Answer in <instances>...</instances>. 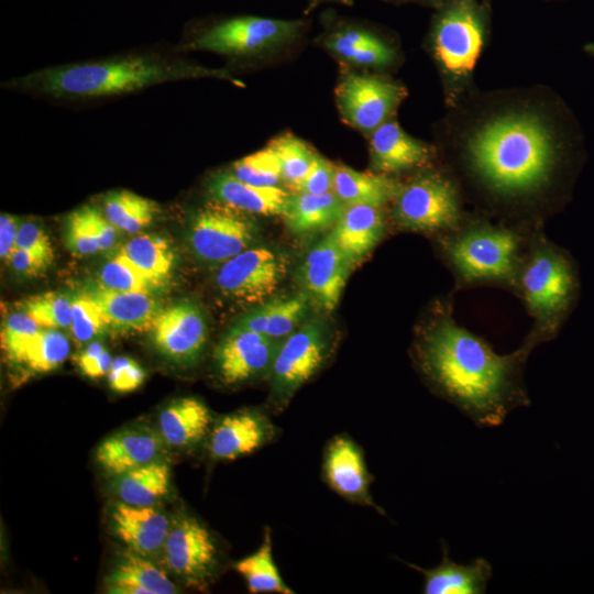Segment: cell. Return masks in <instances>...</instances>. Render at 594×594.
<instances>
[{"label":"cell","mask_w":594,"mask_h":594,"mask_svg":"<svg viewBox=\"0 0 594 594\" xmlns=\"http://www.w3.org/2000/svg\"><path fill=\"white\" fill-rule=\"evenodd\" d=\"M113 594H174L178 590L166 572L147 557L132 550L124 552L106 579Z\"/></svg>","instance_id":"cell-27"},{"label":"cell","mask_w":594,"mask_h":594,"mask_svg":"<svg viewBox=\"0 0 594 594\" xmlns=\"http://www.w3.org/2000/svg\"><path fill=\"white\" fill-rule=\"evenodd\" d=\"M334 174L336 166L324 157L316 154L296 193L324 194L332 191Z\"/></svg>","instance_id":"cell-46"},{"label":"cell","mask_w":594,"mask_h":594,"mask_svg":"<svg viewBox=\"0 0 594 594\" xmlns=\"http://www.w3.org/2000/svg\"><path fill=\"white\" fill-rule=\"evenodd\" d=\"M191 74L197 73L134 57L52 68L36 75L35 81L54 96L95 97L133 91Z\"/></svg>","instance_id":"cell-5"},{"label":"cell","mask_w":594,"mask_h":594,"mask_svg":"<svg viewBox=\"0 0 594 594\" xmlns=\"http://www.w3.org/2000/svg\"><path fill=\"white\" fill-rule=\"evenodd\" d=\"M79 211L96 238L100 251L109 250L113 246L117 238V228L92 206H82Z\"/></svg>","instance_id":"cell-48"},{"label":"cell","mask_w":594,"mask_h":594,"mask_svg":"<svg viewBox=\"0 0 594 594\" xmlns=\"http://www.w3.org/2000/svg\"><path fill=\"white\" fill-rule=\"evenodd\" d=\"M329 352L327 336L316 322L302 326L280 342L270 372L274 411H282L294 394L319 372Z\"/></svg>","instance_id":"cell-7"},{"label":"cell","mask_w":594,"mask_h":594,"mask_svg":"<svg viewBox=\"0 0 594 594\" xmlns=\"http://www.w3.org/2000/svg\"><path fill=\"white\" fill-rule=\"evenodd\" d=\"M584 50H585L588 54H591V55L594 56V43L587 44V45L584 47Z\"/></svg>","instance_id":"cell-51"},{"label":"cell","mask_w":594,"mask_h":594,"mask_svg":"<svg viewBox=\"0 0 594 594\" xmlns=\"http://www.w3.org/2000/svg\"><path fill=\"white\" fill-rule=\"evenodd\" d=\"M405 95V88L398 84L354 73L343 77L336 90L342 118L365 133L387 121Z\"/></svg>","instance_id":"cell-12"},{"label":"cell","mask_w":594,"mask_h":594,"mask_svg":"<svg viewBox=\"0 0 594 594\" xmlns=\"http://www.w3.org/2000/svg\"><path fill=\"white\" fill-rule=\"evenodd\" d=\"M351 262L329 234L304 258L298 278L307 295L323 310L332 311L342 295Z\"/></svg>","instance_id":"cell-18"},{"label":"cell","mask_w":594,"mask_h":594,"mask_svg":"<svg viewBox=\"0 0 594 594\" xmlns=\"http://www.w3.org/2000/svg\"><path fill=\"white\" fill-rule=\"evenodd\" d=\"M402 183L389 175L359 172L336 166L332 191L345 206L369 205L382 207L398 195Z\"/></svg>","instance_id":"cell-28"},{"label":"cell","mask_w":594,"mask_h":594,"mask_svg":"<svg viewBox=\"0 0 594 594\" xmlns=\"http://www.w3.org/2000/svg\"><path fill=\"white\" fill-rule=\"evenodd\" d=\"M164 439L146 427L129 428L105 439L96 451V460L110 476L158 461Z\"/></svg>","instance_id":"cell-19"},{"label":"cell","mask_w":594,"mask_h":594,"mask_svg":"<svg viewBox=\"0 0 594 594\" xmlns=\"http://www.w3.org/2000/svg\"><path fill=\"white\" fill-rule=\"evenodd\" d=\"M463 167L498 221L538 229L553 209L564 163L539 118L513 113L475 132L464 151Z\"/></svg>","instance_id":"cell-2"},{"label":"cell","mask_w":594,"mask_h":594,"mask_svg":"<svg viewBox=\"0 0 594 594\" xmlns=\"http://www.w3.org/2000/svg\"><path fill=\"white\" fill-rule=\"evenodd\" d=\"M69 329L78 343H86L110 328L98 305L82 292L74 296Z\"/></svg>","instance_id":"cell-40"},{"label":"cell","mask_w":594,"mask_h":594,"mask_svg":"<svg viewBox=\"0 0 594 594\" xmlns=\"http://www.w3.org/2000/svg\"><path fill=\"white\" fill-rule=\"evenodd\" d=\"M307 296L274 299L244 316L238 327L279 340L289 336L307 309Z\"/></svg>","instance_id":"cell-32"},{"label":"cell","mask_w":594,"mask_h":594,"mask_svg":"<svg viewBox=\"0 0 594 594\" xmlns=\"http://www.w3.org/2000/svg\"><path fill=\"white\" fill-rule=\"evenodd\" d=\"M326 46L356 65L384 66L394 58L392 48L374 34L360 29H345L330 35Z\"/></svg>","instance_id":"cell-34"},{"label":"cell","mask_w":594,"mask_h":594,"mask_svg":"<svg viewBox=\"0 0 594 594\" xmlns=\"http://www.w3.org/2000/svg\"><path fill=\"white\" fill-rule=\"evenodd\" d=\"M97 283L119 292L151 293L154 289L150 282L120 254L102 266Z\"/></svg>","instance_id":"cell-42"},{"label":"cell","mask_w":594,"mask_h":594,"mask_svg":"<svg viewBox=\"0 0 594 594\" xmlns=\"http://www.w3.org/2000/svg\"><path fill=\"white\" fill-rule=\"evenodd\" d=\"M119 254L125 257L154 289L164 286L172 276L175 253L164 238L151 234L132 238Z\"/></svg>","instance_id":"cell-30"},{"label":"cell","mask_w":594,"mask_h":594,"mask_svg":"<svg viewBox=\"0 0 594 594\" xmlns=\"http://www.w3.org/2000/svg\"><path fill=\"white\" fill-rule=\"evenodd\" d=\"M484 31L473 4L462 0L440 18L433 36V50L442 68L454 77H466L476 64Z\"/></svg>","instance_id":"cell-13"},{"label":"cell","mask_w":594,"mask_h":594,"mask_svg":"<svg viewBox=\"0 0 594 594\" xmlns=\"http://www.w3.org/2000/svg\"><path fill=\"white\" fill-rule=\"evenodd\" d=\"M442 560L436 568L424 569L416 564L406 563L424 575L425 594H483L493 575L491 563L476 558L466 564L453 562L447 546L442 547Z\"/></svg>","instance_id":"cell-25"},{"label":"cell","mask_w":594,"mask_h":594,"mask_svg":"<svg viewBox=\"0 0 594 594\" xmlns=\"http://www.w3.org/2000/svg\"><path fill=\"white\" fill-rule=\"evenodd\" d=\"M392 202V218L399 230L432 237L457 228L466 215L459 185L439 170H425L402 183Z\"/></svg>","instance_id":"cell-6"},{"label":"cell","mask_w":594,"mask_h":594,"mask_svg":"<svg viewBox=\"0 0 594 594\" xmlns=\"http://www.w3.org/2000/svg\"><path fill=\"white\" fill-rule=\"evenodd\" d=\"M113 359L100 342H90L75 356L81 373L91 378L105 376L110 371Z\"/></svg>","instance_id":"cell-47"},{"label":"cell","mask_w":594,"mask_h":594,"mask_svg":"<svg viewBox=\"0 0 594 594\" xmlns=\"http://www.w3.org/2000/svg\"><path fill=\"white\" fill-rule=\"evenodd\" d=\"M513 294L532 318L527 333L537 344L552 341L572 314L580 296L578 265L543 228L529 237Z\"/></svg>","instance_id":"cell-4"},{"label":"cell","mask_w":594,"mask_h":594,"mask_svg":"<svg viewBox=\"0 0 594 594\" xmlns=\"http://www.w3.org/2000/svg\"><path fill=\"white\" fill-rule=\"evenodd\" d=\"M235 571L244 579L250 593L294 594L283 580L273 558L272 530L266 527L263 541L252 554L234 564Z\"/></svg>","instance_id":"cell-33"},{"label":"cell","mask_w":594,"mask_h":594,"mask_svg":"<svg viewBox=\"0 0 594 594\" xmlns=\"http://www.w3.org/2000/svg\"><path fill=\"white\" fill-rule=\"evenodd\" d=\"M232 174L246 184L260 187L277 186L283 180L279 162L268 146L237 161Z\"/></svg>","instance_id":"cell-39"},{"label":"cell","mask_w":594,"mask_h":594,"mask_svg":"<svg viewBox=\"0 0 594 594\" xmlns=\"http://www.w3.org/2000/svg\"><path fill=\"white\" fill-rule=\"evenodd\" d=\"M15 248L30 251L47 265L54 260V250L45 231L33 222L21 223L18 230Z\"/></svg>","instance_id":"cell-45"},{"label":"cell","mask_w":594,"mask_h":594,"mask_svg":"<svg viewBox=\"0 0 594 594\" xmlns=\"http://www.w3.org/2000/svg\"><path fill=\"white\" fill-rule=\"evenodd\" d=\"M256 237L257 227L251 219L219 201L199 210L189 230L194 253L206 262L221 264L250 249Z\"/></svg>","instance_id":"cell-9"},{"label":"cell","mask_w":594,"mask_h":594,"mask_svg":"<svg viewBox=\"0 0 594 594\" xmlns=\"http://www.w3.org/2000/svg\"><path fill=\"white\" fill-rule=\"evenodd\" d=\"M74 296L61 292L31 295L15 304L16 310L29 315L42 328L70 326Z\"/></svg>","instance_id":"cell-37"},{"label":"cell","mask_w":594,"mask_h":594,"mask_svg":"<svg viewBox=\"0 0 594 594\" xmlns=\"http://www.w3.org/2000/svg\"><path fill=\"white\" fill-rule=\"evenodd\" d=\"M302 22L261 16H237L215 23L194 42L200 50L245 54L278 46L292 40Z\"/></svg>","instance_id":"cell-11"},{"label":"cell","mask_w":594,"mask_h":594,"mask_svg":"<svg viewBox=\"0 0 594 594\" xmlns=\"http://www.w3.org/2000/svg\"><path fill=\"white\" fill-rule=\"evenodd\" d=\"M84 293L100 308L110 329L118 331H144L162 309L151 293L119 292L96 283Z\"/></svg>","instance_id":"cell-22"},{"label":"cell","mask_w":594,"mask_h":594,"mask_svg":"<svg viewBox=\"0 0 594 594\" xmlns=\"http://www.w3.org/2000/svg\"><path fill=\"white\" fill-rule=\"evenodd\" d=\"M370 154L373 169L385 175L422 168L435 156L431 147L408 135L392 120L371 133Z\"/></svg>","instance_id":"cell-20"},{"label":"cell","mask_w":594,"mask_h":594,"mask_svg":"<svg viewBox=\"0 0 594 594\" xmlns=\"http://www.w3.org/2000/svg\"><path fill=\"white\" fill-rule=\"evenodd\" d=\"M385 229L381 207L351 205L345 206L331 234L354 267L381 242Z\"/></svg>","instance_id":"cell-23"},{"label":"cell","mask_w":594,"mask_h":594,"mask_svg":"<svg viewBox=\"0 0 594 594\" xmlns=\"http://www.w3.org/2000/svg\"><path fill=\"white\" fill-rule=\"evenodd\" d=\"M65 240L68 250L77 256L91 255L100 251L79 209L74 210L66 218Z\"/></svg>","instance_id":"cell-43"},{"label":"cell","mask_w":594,"mask_h":594,"mask_svg":"<svg viewBox=\"0 0 594 594\" xmlns=\"http://www.w3.org/2000/svg\"><path fill=\"white\" fill-rule=\"evenodd\" d=\"M157 211L151 199L129 190L113 191L105 198V216L118 229L134 234L153 221Z\"/></svg>","instance_id":"cell-35"},{"label":"cell","mask_w":594,"mask_h":594,"mask_svg":"<svg viewBox=\"0 0 594 594\" xmlns=\"http://www.w3.org/2000/svg\"><path fill=\"white\" fill-rule=\"evenodd\" d=\"M41 328L23 311L9 315L1 329V349L6 359L18 365L25 348Z\"/></svg>","instance_id":"cell-41"},{"label":"cell","mask_w":594,"mask_h":594,"mask_svg":"<svg viewBox=\"0 0 594 594\" xmlns=\"http://www.w3.org/2000/svg\"><path fill=\"white\" fill-rule=\"evenodd\" d=\"M345 205L333 193H296L290 196L284 216L287 227L295 233H309L334 226Z\"/></svg>","instance_id":"cell-29"},{"label":"cell","mask_w":594,"mask_h":594,"mask_svg":"<svg viewBox=\"0 0 594 594\" xmlns=\"http://www.w3.org/2000/svg\"><path fill=\"white\" fill-rule=\"evenodd\" d=\"M286 273V261L267 248H250L219 268L220 292L243 304L264 302L275 294Z\"/></svg>","instance_id":"cell-10"},{"label":"cell","mask_w":594,"mask_h":594,"mask_svg":"<svg viewBox=\"0 0 594 594\" xmlns=\"http://www.w3.org/2000/svg\"><path fill=\"white\" fill-rule=\"evenodd\" d=\"M213 425L209 408L200 399L184 397L165 407L158 416V428L165 443L191 448L205 440Z\"/></svg>","instance_id":"cell-26"},{"label":"cell","mask_w":594,"mask_h":594,"mask_svg":"<svg viewBox=\"0 0 594 594\" xmlns=\"http://www.w3.org/2000/svg\"><path fill=\"white\" fill-rule=\"evenodd\" d=\"M280 342L235 326L213 351L217 374L226 385H237L271 372Z\"/></svg>","instance_id":"cell-14"},{"label":"cell","mask_w":594,"mask_h":594,"mask_svg":"<svg viewBox=\"0 0 594 594\" xmlns=\"http://www.w3.org/2000/svg\"><path fill=\"white\" fill-rule=\"evenodd\" d=\"M169 466L158 460L116 476L114 492L122 503L154 506L169 490Z\"/></svg>","instance_id":"cell-31"},{"label":"cell","mask_w":594,"mask_h":594,"mask_svg":"<svg viewBox=\"0 0 594 594\" xmlns=\"http://www.w3.org/2000/svg\"><path fill=\"white\" fill-rule=\"evenodd\" d=\"M267 146L279 162L283 182L296 191L317 153L292 134L280 135L272 140Z\"/></svg>","instance_id":"cell-38"},{"label":"cell","mask_w":594,"mask_h":594,"mask_svg":"<svg viewBox=\"0 0 594 594\" xmlns=\"http://www.w3.org/2000/svg\"><path fill=\"white\" fill-rule=\"evenodd\" d=\"M321 471L323 482L340 497L385 515L371 495L373 477L367 470L363 450L350 436L337 435L327 442Z\"/></svg>","instance_id":"cell-15"},{"label":"cell","mask_w":594,"mask_h":594,"mask_svg":"<svg viewBox=\"0 0 594 594\" xmlns=\"http://www.w3.org/2000/svg\"><path fill=\"white\" fill-rule=\"evenodd\" d=\"M209 188L219 202L241 212L263 216L284 217L292 196L278 186H253L229 173L215 175Z\"/></svg>","instance_id":"cell-24"},{"label":"cell","mask_w":594,"mask_h":594,"mask_svg":"<svg viewBox=\"0 0 594 594\" xmlns=\"http://www.w3.org/2000/svg\"><path fill=\"white\" fill-rule=\"evenodd\" d=\"M8 262L15 272L30 277L41 275L48 266L35 254L18 248L14 249Z\"/></svg>","instance_id":"cell-49"},{"label":"cell","mask_w":594,"mask_h":594,"mask_svg":"<svg viewBox=\"0 0 594 594\" xmlns=\"http://www.w3.org/2000/svg\"><path fill=\"white\" fill-rule=\"evenodd\" d=\"M452 306L450 298L438 301L419 327L416 366L433 393L474 424L499 426L514 409L530 405L524 371L538 344L526 334L516 350L499 354L454 319Z\"/></svg>","instance_id":"cell-1"},{"label":"cell","mask_w":594,"mask_h":594,"mask_svg":"<svg viewBox=\"0 0 594 594\" xmlns=\"http://www.w3.org/2000/svg\"><path fill=\"white\" fill-rule=\"evenodd\" d=\"M111 524L116 536L130 550L147 558L163 552L170 527L165 514L153 506H133L122 502L114 505Z\"/></svg>","instance_id":"cell-21"},{"label":"cell","mask_w":594,"mask_h":594,"mask_svg":"<svg viewBox=\"0 0 594 594\" xmlns=\"http://www.w3.org/2000/svg\"><path fill=\"white\" fill-rule=\"evenodd\" d=\"M111 389L128 393L136 389L145 378V373L138 362L128 356L113 359L107 374Z\"/></svg>","instance_id":"cell-44"},{"label":"cell","mask_w":594,"mask_h":594,"mask_svg":"<svg viewBox=\"0 0 594 594\" xmlns=\"http://www.w3.org/2000/svg\"><path fill=\"white\" fill-rule=\"evenodd\" d=\"M279 429L265 413L246 408L216 421L207 437L212 459L232 461L254 453L277 439Z\"/></svg>","instance_id":"cell-16"},{"label":"cell","mask_w":594,"mask_h":594,"mask_svg":"<svg viewBox=\"0 0 594 594\" xmlns=\"http://www.w3.org/2000/svg\"><path fill=\"white\" fill-rule=\"evenodd\" d=\"M148 331L156 350L179 364L197 361L207 340L202 312L190 302L161 309Z\"/></svg>","instance_id":"cell-17"},{"label":"cell","mask_w":594,"mask_h":594,"mask_svg":"<svg viewBox=\"0 0 594 594\" xmlns=\"http://www.w3.org/2000/svg\"><path fill=\"white\" fill-rule=\"evenodd\" d=\"M167 568L188 586L205 590L217 575L220 552L216 538L197 518L173 520L163 548Z\"/></svg>","instance_id":"cell-8"},{"label":"cell","mask_w":594,"mask_h":594,"mask_svg":"<svg viewBox=\"0 0 594 594\" xmlns=\"http://www.w3.org/2000/svg\"><path fill=\"white\" fill-rule=\"evenodd\" d=\"M69 350V342L62 332L41 328L25 348L18 365H24L33 373H47L66 360Z\"/></svg>","instance_id":"cell-36"},{"label":"cell","mask_w":594,"mask_h":594,"mask_svg":"<svg viewBox=\"0 0 594 594\" xmlns=\"http://www.w3.org/2000/svg\"><path fill=\"white\" fill-rule=\"evenodd\" d=\"M535 230L465 215L457 228L433 237V242L453 276L454 292L488 286L513 293Z\"/></svg>","instance_id":"cell-3"},{"label":"cell","mask_w":594,"mask_h":594,"mask_svg":"<svg viewBox=\"0 0 594 594\" xmlns=\"http://www.w3.org/2000/svg\"><path fill=\"white\" fill-rule=\"evenodd\" d=\"M21 223L19 219L8 213L0 216V256L7 261L15 249V240Z\"/></svg>","instance_id":"cell-50"}]
</instances>
